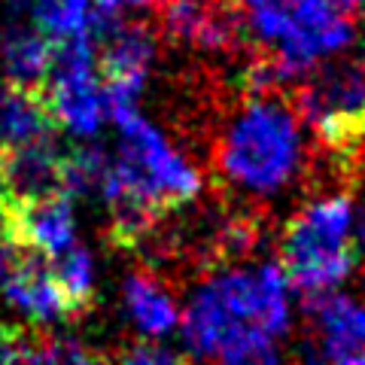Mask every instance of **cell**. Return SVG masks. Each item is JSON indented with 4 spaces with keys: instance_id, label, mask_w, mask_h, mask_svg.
<instances>
[{
    "instance_id": "29",
    "label": "cell",
    "mask_w": 365,
    "mask_h": 365,
    "mask_svg": "<svg viewBox=\"0 0 365 365\" xmlns=\"http://www.w3.org/2000/svg\"><path fill=\"white\" fill-rule=\"evenodd\" d=\"M359 158H362V170H365V137H362V143H359Z\"/></svg>"
},
{
    "instance_id": "18",
    "label": "cell",
    "mask_w": 365,
    "mask_h": 365,
    "mask_svg": "<svg viewBox=\"0 0 365 365\" xmlns=\"http://www.w3.org/2000/svg\"><path fill=\"white\" fill-rule=\"evenodd\" d=\"M55 283L64 292L71 311H86L95 299V259L86 247H71L64 256L55 259Z\"/></svg>"
},
{
    "instance_id": "21",
    "label": "cell",
    "mask_w": 365,
    "mask_h": 365,
    "mask_svg": "<svg viewBox=\"0 0 365 365\" xmlns=\"http://www.w3.org/2000/svg\"><path fill=\"white\" fill-rule=\"evenodd\" d=\"M31 344L19 329L0 326V365H25Z\"/></svg>"
},
{
    "instance_id": "7",
    "label": "cell",
    "mask_w": 365,
    "mask_h": 365,
    "mask_svg": "<svg viewBox=\"0 0 365 365\" xmlns=\"http://www.w3.org/2000/svg\"><path fill=\"white\" fill-rule=\"evenodd\" d=\"M52 125H61L79 140H91L107 122V95L98 79L95 40H71L55 46V61L46 91Z\"/></svg>"
},
{
    "instance_id": "3",
    "label": "cell",
    "mask_w": 365,
    "mask_h": 365,
    "mask_svg": "<svg viewBox=\"0 0 365 365\" xmlns=\"http://www.w3.org/2000/svg\"><path fill=\"white\" fill-rule=\"evenodd\" d=\"M213 162L225 186L247 198L283 195L307 165V137L292 104L250 95L225 119Z\"/></svg>"
},
{
    "instance_id": "25",
    "label": "cell",
    "mask_w": 365,
    "mask_h": 365,
    "mask_svg": "<svg viewBox=\"0 0 365 365\" xmlns=\"http://www.w3.org/2000/svg\"><path fill=\"white\" fill-rule=\"evenodd\" d=\"M6 213H9V207H6L4 195H0V235H6Z\"/></svg>"
},
{
    "instance_id": "10",
    "label": "cell",
    "mask_w": 365,
    "mask_h": 365,
    "mask_svg": "<svg viewBox=\"0 0 365 365\" xmlns=\"http://www.w3.org/2000/svg\"><path fill=\"white\" fill-rule=\"evenodd\" d=\"M314 323V347L304 365H335L341 359L362 356L365 350V304L344 292H329L307 299Z\"/></svg>"
},
{
    "instance_id": "19",
    "label": "cell",
    "mask_w": 365,
    "mask_h": 365,
    "mask_svg": "<svg viewBox=\"0 0 365 365\" xmlns=\"http://www.w3.org/2000/svg\"><path fill=\"white\" fill-rule=\"evenodd\" d=\"M25 365H104V362L83 344H76V341L55 338V341H43V344H31Z\"/></svg>"
},
{
    "instance_id": "12",
    "label": "cell",
    "mask_w": 365,
    "mask_h": 365,
    "mask_svg": "<svg viewBox=\"0 0 365 365\" xmlns=\"http://www.w3.org/2000/svg\"><path fill=\"white\" fill-rule=\"evenodd\" d=\"M61 158L64 155L52 143V137L0 153V195L6 207L58 195Z\"/></svg>"
},
{
    "instance_id": "23",
    "label": "cell",
    "mask_w": 365,
    "mask_h": 365,
    "mask_svg": "<svg viewBox=\"0 0 365 365\" xmlns=\"http://www.w3.org/2000/svg\"><path fill=\"white\" fill-rule=\"evenodd\" d=\"M9 259H13V244L6 235H0V274L9 271Z\"/></svg>"
},
{
    "instance_id": "16",
    "label": "cell",
    "mask_w": 365,
    "mask_h": 365,
    "mask_svg": "<svg viewBox=\"0 0 365 365\" xmlns=\"http://www.w3.org/2000/svg\"><path fill=\"white\" fill-rule=\"evenodd\" d=\"M49 137L52 116L37 91L16 88L9 83L0 86V153L49 140Z\"/></svg>"
},
{
    "instance_id": "28",
    "label": "cell",
    "mask_w": 365,
    "mask_h": 365,
    "mask_svg": "<svg viewBox=\"0 0 365 365\" xmlns=\"http://www.w3.org/2000/svg\"><path fill=\"white\" fill-rule=\"evenodd\" d=\"M335 365H365V356H350V359H341Z\"/></svg>"
},
{
    "instance_id": "1",
    "label": "cell",
    "mask_w": 365,
    "mask_h": 365,
    "mask_svg": "<svg viewBox=\"0 0 365 365\" xmlns=\"http://www.w3.org/2000/svg\"><path fill=\"white\" fill-rule=\"evenodd\" d=\"M289 277L277 262L232 265L204 277L180 311L192 356L222 365L235 356L277 350L292 326Z\"/></svg>"
},
{
    "instance_id": "17",
    "label": "cell",
    "mask_w": 365,
    "mask_h": 365,
    "mask_svg": "<svg viewBox=\"0 0 365 365\" xmlns=\"http://www.w3.org/2000/svg\"><path fill=\"white\" fill-rule=\"evenodd\" d=\"M110 168V155L101 146H79L76 153L61 158L58 195L64 198H86L101 192V182Z\"/></svg>"
},
{
    "instance_id": "11",
    "label": "cell",
    "mask_w": 365,
    "mask_h": 365,
    "mask_svg": "<svg viewBox=\"0 0 365 365\" xmlns=\"http://www.w3.org/2000/svg\"><path fill=\"white\" fill-rule=\"evenodd\" d=\"M6 237L13 247H25L28 256L58 259L76 247L73 201L49 195L31 204H19L6 213Z\"/></svg>"
},
{
    "instance_id": "5",
    "label": "cell",
    "mask_w": 365,
    "mask_h": 365,
    "mask_svg": "<svg viewBox=\"0 0 365 365\" xmlns=\"http://www.w3.org/2000/svg\"><path fill=\"white\" fill-rule=\"evenodd\" d=\"M356 213L347 192H326L289 220L280 241L283 271L289 287L302 289L307 299L329 295L356 268L353 247Z\"/></svg>"
},
{
    "instance_id": "15",
    "label": "cell",
    "mask_w": 365,
    "mask_h": 365,
    "mask_svg": "<svg viewBox=\"0 0 365 365\" xmlns=\"http://www.w3.org/2000/svg\"><path fill=\"white\" fill-rule=\"evenodd\" d=\"M52 61H55V46L34 28V21L31 25L9 21L4 34H0V64H4L9 86L34 91V86L49 79Z\"/></svg>"
},
{
    "instance_id": "9",
    "label": "cell",
    "mask_w": 365,
    "mask_h": 365,
    "mask_svg": "<svg viewBox=\"0 0 365 365\" xmlns=\"http://www.w3.org/2000/svg\"><path fill=\"white\" fill-rule=\"evenodd\" d=\"M158 40L140 21H122L101 40L98 64L104 71V95L110 107H137L146 79L155 64Z\"/></svg>"
},
{
    "instance_id": "24",
    "label": "cell",
    "mask_w": 365,
    "mask_h": 365,
    "mask_svg": "<svg viewBox=\"0 0 365 365\" xmlns=\"http://www.w3.org/2000/svg\"><path fill=\"white\" fill-rule=\"evenodd\" d=\"M353 237H356V253L365 256V210H362V216H359L356 228H353Z\"/></svg>"
},
{
    "instance_id": "22",
    "label": "cell",
    "mask_w": 365,
    "mask_h": 365,
    "mask_svg": "<svg viewBox=\"0 0 365 365\" xmlns=\"http://www.w3.org/2000/svg\"><path fill=\"white\" fill-rule=\"evenodd\" d=\"M107 4L113 9H119V13H128V9H146V6L158 4V0H107Z\"/></svg>"
},
{
    "instance_id": "27",
    "label": "cell",
    "mask_w": 365,
    "mask_h": 365,
    "mask_svg": "<svg viewBox=\"0 0 365 365\" xmlns=\"http://www.w3.org/2000/svg\"><path fill=\"white\" fill-rule=\"evenodd\" d=\"M34 4H91V0H34Z\"/></svg>"
},
{
    "instance_id": "26",
    "label": "cell",
    "mask_w": 365,
    "mask_h": 365,
    "mask_svg": "<svg viewBox=\"0 0 365 365\" xmlns=\"http://www.w3.org/2000/svg\"><path fill=\"white\" fill-rule=\"evenodd\" d=\"M335 4H338L341 9H344V13H347V9H353V6H362L365 0H335Z\"/></svg>"
},
{
    "instance_id": "4",
    "label": "cell",
    "mask_w": 365,
    "mask_h": 365,
    "mask_svg": "<svg viewBox=\"0 0 365 365\" xmlns=\"http://www.w3.org/2000/svg\"><path fill=\"white\" fill-rule=\"evenodd\" d=\"M247 34L271 49L265 61L277 88L344 52L356 37L353 19L335 0H265L250 9Z\"/></svg>"
},
{
    "instance_id": "30",
    "label": "cell",
    "mask_w": 365,
    "mask_h": 365,
    "mask_svg": "<svg viewBox=\"0 0 365 365\" xmlns=\"http://www.w3.org/2000/svg\"><path fill=\"white\" fill-rule=\"evenodd\" d=\"M244 4H250V6H259V4H265V0H244Z\"/></svg>"
},
{
    "instance_id": "20",
    "label": "cell",
    "mask_w": 365,
    "mask_h": 365,
    "mask_svg": "<svg viewBox=\"0 0 365 365\" xmlns=\"http://www.w3.org/2000/svg\"><path fill=\"white\" fill-rule=\"evenodd\" d=\"M116 365H192L182 356L162 347H150V344H140V347H131L125 356H119Z\"/></svg>"
},
{
    "instance_id": "2",
    "label": "cell",
    "mask_w": 365,
    "mask_h": 365,
    "mask_svg": "<svg viewBox=\"0 0 365 365\" xmlns=\"http://www.w3.org/2000/svg\"><path fill=\"white\" fill-rule=\"evenodd\" d=\"M107 119L119 131V153L110 158L101 195L113 213V237L137 244L165 210L195 201L204 180L195 162L137 107H110Z\"/></svg>"
},
{
    "instance_id": "6",
    "label": "cell",
    "mask_w": 365,
    "mask_h": 365,
    "mask_svg": "<svg viewBox=\"0 0 365 365\" xmlns=\"http://www.w3.org/2000/svg\"><path fill=\"white\" fill-rule=\"evenodd\" d=\"M295 116L323 146L356 155L365 137V64L341 61L323 67L295 91Z\"/></svg>"
},
{
    "instance_id": "14",
    "label": "cell",
    "mask_w": 365,
    "mask_h": 365,
    "mask_svg": "<svg viewBox=\"0 0 365 365\" xmlns=\"http://www.w3.org/2000/svg\"><path fill=\"white\" fill-rule=\"evenodd\" d=\"M122 304L137 335L158 341L180 326V304L162 280L150 271H134L122 283Z\"/></svg>"
},
{
    "instance_id": "13",
    "label": "cell",
    "mask_w": 365,
    "mask_h": 365,
    "mask_svg": "<svg viewBox=\"0 0 365 365\" xmlns=\"http://www.w3.org/2000/svg\"><path fill=\"white\" fill-rule=\"evenodd\" d=\"M4 299L34 326H55L67 314H73L55 283V274L49 265H43L40 256H25L16 265H9L4 277Z\"/></svg>"
},
{
    "instance_id": "8",
    "label": "cell",
    "mask_w": 365,
    "mask_h": 365,
    "mask_svg": "<svg viewBox=\"0 0 365 365\" xmlns=\"http://www.w3.org/2000/svg\"><path fill=\"white\" fill-rule=\"evenodd\" d=\"M158 34L182 49L222 55L244 40V19L225 0H162Z\"/></svg>"
}]
</instances>
